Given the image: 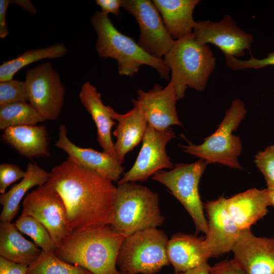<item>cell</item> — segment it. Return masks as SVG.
I'll use <instances>...</instances> for the list:
<instances>
[{"instance_id":"obj_29","label":"cell","mask_w":274,"mask_h":274,"mask_svg":"<svg viewBox=\"0 0 274 274\" xmlns=\"http://www.w3.org/2000/svg\"><path fill=\"white\" fill-rule=\"evenodd\" d=\"M21 232L30 236L42 251L55 252L56 246L49 232L38 220L29 216L20 215L14 223Z\"/></svg>"},{"instance_id":"obj_30","label":"cell","mask_w":274,"mask_h":274,"mask_svg":"<svg viewBox=\"0 0 274 274\" xmlns=\"http://www.w3.org/2000/svg\"><path fill=\"white\" fill-rule=\"evenodd\" d=\"M25 81L11 79L0 82V108L18 102H27Z\"/></svg>"},{"instance_id":"obj_25","label":"cell","mask_w":274,"mask_h":274,"mask_svg":"<svg viewBox=\"0 0 274 274\" xmlns=\"http://www.w3.org/2000/svg\"><path fill=\"white\" fill-rule=\"evenodd\" d=\"M42 251L34 243L24 238L14 223H0V256L10 261L30 265Z\"/></svg>"},{"instance_id":"obj_1","label":"cell","mask_w":274,"mask_h":274,"mask_svg":"<svg viewBox=\"0 0 274 274\" xmlns=\"http://www.w3.org/2000/svg\"><path fill=\"white\" fill-rule=\"evenodd\" d=\"M112 182L67 157L53 168L46 184L63 200L73 232L113 223L117 187Z\"/></svg>"},{"instance_id":"obj_18","label":"cell","mask_w":274,"mask_h":274,"mask_svg":"<svg viewBox=\"0 0 274 274\" xmlns=\"http://www.w3.org/2000/svg\"><path fill=\"white\" fill-rule=\"evenodd\" d=\"M107 107L112 118L118 122L113 132L116 138L114 150L115 158L122 164L126 154L143 140L148 123L136 106L124 114L118 113L109 106Z\"/></svg>"},{"instance_id":"obj_4","label":"cell","mask_w":274,"mask_h":274,"mask_svg":"<svg viewBox=\"0 0 274 274\" xmlns=\"http://www.w3.org/2000/svg\"><path fill=\"white\" fill-rule=\"evenodd\" d=\"M163 59L170 70L177 100L185 97L188 87L203 91L216 66L209 46L198 43L192 33L175 41Z\"/></svg>"},{"instance_id":"obj_16","label":"cell","mask_w":274,"mask_h":274,"mask_svg":"<svg viewBox=\"0 0 274 274\" xmlns=\"http://www.w3.org/2000/svg\"><path fill=\"white\" fill-rule=\"evenodd\" d=\"M226 199L222 196L204 204L209 219L204 241L210 257L232 251L241 231L226 210Z\"/></svg>"},{"instance_id":"obj_13","label":"cell","mask_w":274,"mask_h":274,"mask_svg":"<svg viewBox=\"0 0 274 274\" xmlns=\"http://www.w3.org/2000/svg\"><path fill=\"white\" fill-rule=\"evenodd\" d=\"M192 33L199 44H212L225 56L235 57L244 56L246 50L250 51L253 41L252 36L241 29L229 15H225L219 22H195Z\"/></svg>"},{"instance_id":"obj_35","label":"cell","mask_w":274,"mask_h":274,"mask_svg":"<svg viewBox=\"0 0 274 274\" xmlns=\"http://www.w3.org/2000/svg\"><path fill=\"white\" fill-rule=\"evenodd\" d=\"M28 266L0 256V274H27Z\"/></svg>"},{"instance_id":"obj_2","label":"cell","mask_w":274,"mask_h":274,"mask_svg":"<svg viewBox=\"0 0 274 274\" xmlns=\"http://www.w3.org/2000/svg\"><path fill=\"white\" fill-rule=\"evenodd\" d=\"M125 237L110 225L73 231L56 247L55 253L63 261L93 274H120L116 261Z\"/></svg>"},{"instance_id":"obj_23","label":"cell","mask_w":274,"mask_h":274,"mask_svg":"<svg viewBox=\"0 0 274 274\" xmlns=\"http://www.w3.org/2000/svg\"><path fill=\"white\" fill-rule=\"evenodd\" d=\"M165 27L175 40L191 33L195 21L193 13L198 0H153Z\"/></svg>"},{"instance_id":"obj_20","label":"cell","mask_w":274,"mask_h":274,"mask_svg":"<svg viewBox=\"0 0 274 274\" xmlns=\"http://www.w3.org/2000/svg\"><path fill=\"white\" fill-rule=\"evenodd\" d=\"M167 255L176 273L193 269L210 258L204 239L183 233L175 234L168 240Z\"/></svg>"},{"instance_id":"obj_14","label":"cell","mask_w":274,"mask_h":274,"mask_svg":"<svg viewBox=\"0 0 274 274\" xmlns=\"http://www.w3.org/2000/svg\"><path fill=\"white\" fill-rule=\"evenodd\" d=\"M136 93L137 98L131 99V102L140 109L149 125L160 131L172 125L182 126L176 110L175 90L170 82L165 87L155 84L148 91L139 89Z\"/></svg>"},{"instance_id":"obj_17","label":"cell","mask_w":274,"mask_h":274,"mask_svg":"<svg viewBox=\"0 0 274 274\" xmlns=\"http://www.w3.org/2000/svg\"><path fill=\"white\" fill-rule=\"evenodd\" d=\"M54 145L64 151L68 157L76 163L112 181L118 182L124 174V167L111 155L92 148H81L74 144L68 139L67 128L64 124L59 127L58 138Z\"/></svg>"},{"instance_id":"obj_32","label":"cell","mask_w":274,"mask_h":274,"mask_svg":"<svg viewBox=\"0 0 274 274\" xmlns=\"http://www.w3.org/2000/svg\"><path fill=\"white\" fill-rule=\"evenodd\" d=\"M250 53V57L246 60L237 59L236 57L225 56L226 63L228 67L233 70H244L246 68H260L267 66L274 65V52L268 53L267 56L262 59L255 58Z\"/></svg>"},{"instance_id":"obj_7","label":"cell","mask_w":274,"mask_h":274,"mask_svg":"<svg viewBox=\"0 0 274 274\" xmlns=\"http://www.w3.org/2000/svg\"><path fill=\"white\" fill-rule=\"evenodd\" d=\"M168 239L162 230L149 228L126 236L120 248L116 265L128 274H155L169 264Z\"/></svg>"},{"instance_id":"obj_38","label":"cell","mask_w":274,"mask_h":274,"mask_svg":"<svg viewBox=\"0 0 274 274\" xmlns=\"http://www.w3.org/2000/svg\"><path fill=\"white\" fill-rule=\"evenodd\" d=\"M210 267L208 262H206L193 269L182 273V274H211Z\"/></svg>"},{"instance_id":"obj_36","label":"cell","mask_w":274,"mask_h":274,"mask_svg":"<svg viewBox=\"0 0 274 274\" xmlns=\"http://www.w3.org/2000/svg\"><path fill=\"white\" fill-rule=\"evenodd\" d=\"M96 4L101 8V12L109 14L118 15L122 7V0H96Z\"/></svg>"},{"instance_id":"obj_5","label":"cell","mask_w":274,"mask_h":274,"mask_svg":"<svg viewBox=\"0 0 274 274\" xmlns=\"http://www.w3.org/2000/svg\"><path fill=\"white\" fill-rule=\"evenodd\" d=\"M164 218L159 207L158 195L134 182L118 183L114 203V218L110 225L126 237L162 225Z\"/></svg>"},{"instance_id":"obj_39","label":"cell","mask_w":274,"mask_h":274,"mask_svg":"<svg viewBox=\"0 0 274 274\" xmlns=\"http://www.w3.org/2000/svg\"><path fill=\"white\" fill-rule=\"evenodd\" d=\"M13 3H16L25 10L32 14L36 13V10L31 2L28 0H14Z\"/></svg>"},{"instance_id":"obj_22","label":"cell","mask_w":274,"mask_h":274,"mask_svg":"<svg viewBox=\"0 0 274 274\" xmlns=\"http://www.w3.org/2000/svg\"><path fill=\"white\" fill-rule=\"evenodd\" d=\"M79 98L95 124L97 141L103 152L115 157L111 132L116 122L111 116L107 106L102 103L100 94L95 86L87 81L81 87Z\"/></svg>"},{"instance_id":"obj_8","label":"cell","mask_w":274,"mask_h":274,"mask_svg":"<svg viewBox=\"0 0 274 274\" xmlns=\"http://www.w3.org/2000/svg\"><path fill=\"white\" fill-rule=\"evenodd\" d=\"M208 164L202 159L190 164L179 163L170 170H160L152 177L165 186L183 204L193 220L196 232L205 234L208 231V222L199 194L198 185Z\"/></svg>"},{"instance_id":"obj_27","label":"cell","mask_w":274,"mask_h":274,"mask_svg":"<svg viewBox=\"0 0 274 274\" xmlns=\"http://www.w3.org/2000/svg\"><path fill=\"white\" fill-rule=\"evenodd\" d=\"M46 121L27 102H18L0 108V129L13 126L35 125Z\"/></svg>"},{"instance_id":"obj_33","label":"cell","mask_w":274,"mask_h":274,"mask_svg":"<svg viewBox=\"0 0 274 274\" xmlns=\"http://www.w3.org/2000/svg\"><path fill=\"white\" fill-rule=\"evenodd\" d=\"M25 175L23 171L18 165L10 163H3L0 165V192L3 194L11 184L23 179Z\"/></svg>"},{"instance_id":"obj_37","label":"cell","mask_w":274,"mask_h":274,"mask_svg":"<svg viewBox=\"0 0 274 274\" xmlns=\"http://www.w3.org/2000/svg\"><path fill=\"white\" fill-rule=\"evenodd\" d=\"M11 0H0V38L5 39L9 34L6 24V13Z\"/></svg>"},{"instance_id":"obj_41","label":"cell","mask_w":274,"mask_h":274,"mask_svg":"<svg viewBox=\"0 0 274 274\" xmlns=\"http://www.w3.org/2000/svg\"><path fill=\"white\" fill-rule=\"evenodd\" d=\"M121 272V271H120ZM120 274H128V273H124V272H121ZM174 274H182V273H176V272H175Z\"/></svg>"},{"instance_id":"obj_26","label":"cell","mask_w":274,"mask_h":274,"mask_svg":"<svg viewBox=\"0 0 274 274\" xmlns=\"http://www.w3.org/2000/svg\"><path fill=\"white\" fill-rule=\"evenodd\" d=\"M67 50L63 43L26 50L16 58L3 62L0 66V82L13 79L15 74L22 68L44 59H56L63 57Z\"/></svg>"},{"instance_id":"obj_11","label":"cell","mask_w":274,"mask_h":274,"mask_svg":"<svg viewBox=\"0 0 274 274\" xmlns=\"http://www.w3.org/2000/svg\"><path fill=\"white\" fill-rule=\"evenodd\" d=\"M122 7L138 23L140 29L138 43L139 46L152 56L158 58L164 56L173 46L175 40L153 2L122 0Z\"/></svg>"},{"instance_id":"obj_3","label":"cell","mask_w":274,"mask_h":274,"mask_svg":"<svg viewBox=\"0 0 274 274\" xmlns=\"http://www.w3.org/2000/svg\"><path fill=\"white\" fill-rule=\"evenodd\" d=\"M91 24L97 35L95 48L98 56L115 59L120 75L132 77L141 66L147 65L155 68L162 78L169 79L170 70L164 59L152 56L132 38L119 31L108 14L96 11Z\"/></svg>"},{"instance_id":"obj_10","label":"cell","mask_w":274,"mask_h":274,"mask_svg":"<svg viewBox=\"0 0 274 274\" xmlns=\"http://www.w3.org/2000/svg\"><path fill=\"white\" fill-rule=\"evenodd\" d=\"M22 207L21 215L31 216L42 224L56 247L72 232L67 224L63 200L57 191L46 184L27 194Z\"/></svg>"},{"instance_id":"obj_28","label":"cell","mask_w":274,"mask_h":274,"mask_svg":"<svg viewBox=\"0 0 274 274\" xmlns=\"http://www.w3.org/2000/svg\"><path fill=\"white\" fill-rule=\"evenodd\" d=\"M27 274H93L87 269L67 263L55 252L42 251L38 259L28 266Z\"/></svg>"},{"instance_id":"obj_34","label":"cell","mask_w":274,"mask_h":274,"mask_svg":"<svg viewBox=\"0 0 274 274\" xmlns=\"http://www.w3.org/2000/svg\"><path fill=\"white\" fill-rule=\"evenodd\" d=\"M211 274H245L233 260H225L210 267Z\"/></svg>"},{"instance_id":"obj_19","label":"cell","mask_w":274,"mask_h":274,"mask_svg":"<svg viewBox=\"0 0 274 274\" xmlns=\"http://www.w3.org/2000/svg\"><path fill=\"white\" fill-rule=\"evenodd\" d=\"M270 206L267 188L250 189L226 199V210L241 230L250 229L266 215Z\"/></svg>"},{"instance_id":"obj_12","label":"cell","mask_w":274,"mask_h":274,"mask_svg":"<svg viewBox=\"0 0 274 274\" xmlns=\"http://www.w3.org/2000/svg\"><path fill=\"white\" fill-rule=\"evenodd\" d=\"M175 137L170 127L160 131L148 124L134 164L118 183L143 182L162 169H173L174 165L166 153V146Z\"/></svg>"},{"instance_id":"obj_40","label":"cell","mask_w":274,"mask_h":274,"mask_svg":"<svg viewBox=\"0 0 274 274\" xmlns=\"http://www.w3.org/2000/svg\"><path fill=\"white\" fill-rule=\"evenodd\" d=\"M267 189L268 198L270 202L271 206L274 208V189Z\"/></svg>"},{"instance_id":"obj_6","label":"cell","mask_w":274,"mask_h":274,"mask_svg":"<svg viewBox=\"0 0 274 274\" xmlns=\"http://www.w3.org/2000/svg\"><path fill=\"white\" fill-rule=\"evenodd\" d=\"M247 110L243 101L234 99L217 130L199 145L188 141L180 145L182 151L199 157L210 163H219L233 168L242 169L238 157L243 150L238 136L232 134L245 118Z\"/></svg>"},{"instance_id":"obj_31","label":"cell","mask_w":274,"mask_h":274,"mask_svg":"<svg viewBox=\"0 0 274 274\" xmlns=\"http://www.w3.org/2000/svg\"><path fill=\"white\" fill-rule=\"evenodd\" d=\"M254 162L264 177L267 188L274 189V145L259 152L255 157Z\"/></svg>"},{"instance_id":"obj_24","label":"cell","mask_w":274,"mask_h":274,"mask_svg":"<svg viewBox=\"0 0 274 274\" xmlns=\"http://www.w3.org/2000/svg\"><path fill=\"white\" fill-rule=\"evenodd\" d=\"M50 176L51 172L46 171L36 162H29L22 180L0 196V203L3 206L1 222H11L18 212L20 203L27 191L34 186L45 184Z\"/></svg>"},{"instance_id":"obj_9","label":"cell","mask_w":274,"mask_h":274,"mask_svg":"<svg viewBox=\"0 0 274 274\" xmlns=\"http://www.w3.org/2000/svg\"><path fill=\"white\" fill-rule=\"evenodd\" d=\"M25 82L29 104L45 120H55L63 106L65 89L51 62L28 70Z\"/></svg>"},{"instance_id":"obj_15","label":"cell","mask_w":274,"mask_h":274,"mask_svg":"<svg viewBox=\"0 0 274 274\" xmlns=\"http://www.w3.org/2000/svg\"><path fill=\"white\" fill-rule=\"evenodd\" d=\"M233 260L245 274H274V238L258 237L241 230L232 249Z\"/></svg>"},{"instance_id":"obj_21","label":"cell","mask_w":274,"mask_h":274,"mask_svg":"<svg viewBox=\"0 0 274 274\" xmlns=\"http://www.w3.org/2000/svg\"><path fill=\"white\" fill-rule=\"evenodd\" d=\"M44 126L27 125L9 127L2 139L28 158L49 157V137Z\"/></svg>"}]
</instances>
